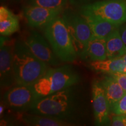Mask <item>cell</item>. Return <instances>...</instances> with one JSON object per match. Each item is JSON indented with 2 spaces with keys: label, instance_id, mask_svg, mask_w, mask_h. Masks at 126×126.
<instances>
[{
  "label": "cell",
  "instance_id": "1",
  "mask_svg": "<svg viewBox=\"0 0 126 126\" xmlns=\"http://www.w3.org/2000/svg\"><path fill=\"white\" fill-rule=\"evenodd\" d=\"M16 83L32 85L48 70V65L32 53L24 42H15L13 57Z\"/></svg>",
  "mask_w": 126,
  "mask_h": 126
},
{
  "label": "cell",
  "instance_id": "2",
  "mask_svg": "<svg viewBox=\"0 0 126 126\" xmlns=\"http://www.w3.org/2000/svg\"><path fill=\"white\" fill-rule=\"evenodd\" d=\"M74 86L38 99L28 112L71 122L70 117L75 112L77 105L74 89L72 88Z\"/></svg>",
  "mask_w": 126,
  "mask_h": 126
},
{
  "label": "cell",
  "instance_id": "3",
  "mask_svg": "<svg viewBox=\"0 0 126 126\" xmlns=\"http://www.w3.org/2000/svg\"><path fill=\"white\" fill-rule=\"evenodd\" d=\"M79 79L78 72L72 66L63 65L48 69L32 87L39 99L75 85Z\"/></svg>",
  "mask_w": 126,
  "mask_h": 126
},
{
  "label": "cell",
  "instance_id": "4",
  "mask_svg": "<svg viewBox=\"0 0 126 126\" xmlns=\"http://www.w3.org/2000/svg\"><path fill=\"white\" fill-rule=\"evenodd\" d=\"M45 35L52 49L61 61L74 62L77 53L67 25L59 15L45 28Z\"/></svg>",
  "mask_w": 126,
  "mask_h": 126
},
{
  "label": "cell",
  "instance_id": "5",
  "mask_svg": "<svg viewBox=\"0 0 126 126\" xmlns=\"http://www.w3.org/2000/svg\"><path fill=\"white\" fill-rule=\"evenodd\" d=\"M81 14L98 17L121 26L126 23V0H102L86 4L81 7Z\"/></svg>",
  "mask_w": 126,
  "mask_h": 126
},
{
  "label": "cell",
  "instance_id": "6",
  "mask_svg": "<svg viewBox=\"0 0 126 126\" xmlns=\"http://www.w3.org/2000/svg\"><path fill=\"white\" fill-rule=\"evenodd\" d=\"M62 18L70 32L77 53L81 55L94 36L89 25L81 14L70 11L64 12Z\"/></svg>",
  "mask_w": 126,
  "mask_h": 126
},
{
  "label": "cell",
  "instance_id": "7",
  "mask_svg": "<svg viewBox=\"0 0 126 126\" xmlns=\"http://www.w3.org/2000/svg\"><path fill=\"white\" fill-rule=\"evenodd\" d=\"M38 99L32 85L16 84L5 92L3 102L14 111L23 113L29 111Z\"/></svg>",
  "mask_w": 126,
  "mask_h": 126
},
{
  "label": "cell",
  "instance_id": "8",
  "mask_svg": "<svg viewBox=\"0 0 126 126\" xmlns=\"http://www.w3.org/2000/svg\"><path fill=\"white\" fill-rule=\"evenodd\" d=\"M0 45V85L9 89L16 84L14 71L13 57L15 42L1 36Z\"/></svg>",
  "mask_w": 126,
  "mask_h": 126
},
{
  "label": "cell",
  "instance_id": "9",
  "mask_svg": "<svg viewBox=\"0 0 126 126\" xmlns=\"http://www.w3.org/2000/svg\"><path fill=\"white\" fill-rule=\"evenodd\" d=\"M46 39L39 33L33 32L25 39L24 43L32 53L40 60L49 65H59L61 60L55 54L50 43H48V40Z\"/></svg>",
  "mask_w": 126,
  "mask_h": 126
},
{
  "label": "cell",
  "instance_id": "10",
  "mask_svg": "<svg viewBox=\"0 0 126 126\" xmlns=\"http://www.w3.org/2000/svg\"><path fill=\"white\" fill-rule=\"evenodd\" d=\"M93 108L95 124L97 126L110 123L109 104L100 82L94 81L92 85Z\"/></svg>",
  "mask_w": 126,
  "mask_h": 126
},
{
  "label": "cell",
  "instance_id": "11",
  "mask_svg": "<svg viewBox=\"0 0 126 126\" xmlns=\"http://www.w3.org/2000/svg\"><path fill=\"white\" fill-rule=\"evenodd\" d=\"M63 11L28 5L25 7L23 13L30 26L40 28H45L53 19L60 15Z\"/></svg>",
  "mask_w": 126,
  "mask_h": 126
},
{
  "label": "cell",
  "instance_id": "12",
  "mask_svg": "<svg viewBox=\"0 0 126 126\" xmlns=\"http://www.w3.org/2000/svg\"><path fill=\"white\" fill-rule=\"evenodd\" d=\"M20 120L27 126H70L72 123L51 116H44L34 113L23 112Z\"/></svg>",
  "mask_w": 126,
  "mask_h": 126
},
{
  "label": "cell",
  "instance_id": "13",
  "mask_svg": "<svg viewBox=\"0 0 126 126\" xmlns=\"http://www.w3.org/2000/svg\"><path fill=\"white\" fill-rule=\"evenodd\" d=\"M80 56L91 62L107 59L106 39L94 36Z\"/></svg>",
  "mask_w": 126,
  "mask_h": 126
},
{
  "label": "cell",
  "instance_id": "14",
  "mask_svg": "<svg viewBox=\"0 0 126 126\" xmlns=\"http://www.w3.org/2000/svg\"><path fill=\"white\" fill-rule=\"evenodd\" d=\"M82 16L89 25L94 36L99 38L106 39L120 26L98 17L90 15Z\"/></svg>",
  "mask_w": 126,
  "mask_h": 126
},
{
  "label": "cell",
  "instance_id": "15",
  "mask_svg": "<svg viewBox=\"0 0 126 126\" xmlns=\"http://www.w3.org/2000/svg\"><path fill=\"white\" fill-rule=\"evenodd\" d=\"M100 82L108 99L110 111H112L115 105L123 96L126 92L117 81L110 75L104 77Z\"/></svg>",
  "mask_w": 126,
  "mask_h": 126
},
{
  "label": "cell",
  "instance_id": "16",
  "mask_svg": "<svg viewBox=\"0 0 126 126\" xmlns=\"http://www.w3.org/2000/svg\"><path fill=\"white\" fill-rule=\"evenodd\" d=\"M19 29V23L17 16L7 8L0 7V34L8 36L14 34Z\"/></svg>",
  "mask_w": 126,
  "mask_h": 126
},
{
  "label": "cell",
  "instance_id": "17",
  "mask_svg": "<svg viewBox=\"0 0 126 126\" xmlns=\"http://www.w3.org/2000/svg\"><path fill=\"white\" fill-rule=\"evenodd\" d=\"M91 68L96 71L105 73L115 74L123 72L126 67V63L121 57L107 59L104 60L92 61Z\"/></svg>",
  "mask_w": 126,
  "mask_h": 126
},
{
  "label": "cell",
  "instance_id": "18",
  "mask_svg": "<svg viewBox=\"0 0 126 126\" xmlns=\"http://www.w3.org/2000/svg\"><path fill=\"white\" fill-rule=\"evenodd\" d=\"M107 59L119 58L126 53V45L122 38L119 29L106 39Z\"/></svg>",
  "mask_w": 126,
  "mask_h": 126
},
{
  "label": "cell",
  "instance_id": "19",
  "mask_svg": "<svg viewBox=\"0 0 126 126\" xmlns=\"http://www.w3.org/2000/svg\"><path fill=\"white\" fill-rule=\"evenodd\" d=\"M28 5L63 10L67 0H27Z\"/></svg>",
  "mask_w": 126,
  "mask_h": 126
},
{
  "label": "cell",
  "instance_id": "20",
  "mask_svg": "<svg viewBox=\"0 0 126 126\" xmlns=\"http://www.w3.org/2000/svg\"><path fill=\"white\" fill-rule=\"evenodd\" d=\"M112 112L114 114L126 115V92L115 105Z\"/></svg>",
  "mask_w": 126,
  "mask_h": 126
},
{
  "label": "cell",
  "instance_id": "21",
  "mask_svg": "<svg viewBox=\"0 0 126 126\" xmlns=\"http://www.w3.org/2000/svg\"><path fill=\"white\" fill-rule=\"evenodd\" d=\"M110 125L113 126H126V115L115 114L110 119Z\"/></svg>",
  "mask_w": 126,
  "mask_h": 126
},
{
  "label": "cell",
  "instance_id": "22",
  "mask_svg": "<svg viewBox=\"0 0 126 126\" xmlns=\"http://www.w3.org/2000/svg\"><path fill=\"white\" fill-rule=\"evenodd\" d=\"M117 81L119 85L122 86L123 90L126 92V74L124 72L110 74H109Z\"/></svg>",
  "mask_w": 126,
  "mask_h": 126
},
{
  "label": "cell",
  "instance_id": "23",
  "mask_svg": "<svg viewBox=\"0 0 126 126\" xmlns=\"http://www.w3.org/2000/svg\"><path fill=\"white\" fill-rule=\"evenodd\" d=\"M119 31L123 40L126 45V24L121 25L119 28Z\"/></svg>",
  "mask_w": 126,
  "mask_h": 126
},
{
  "label": "cell",
  "instance_id": "24",
  "mask_svg": "<svg viewBox=\"0 0 126 126\" xmlns=\"http://www.w3.org/2000/svg\"><path fill=\"white\" fill-rule=\"evenodd\" d=\"M4 111V105L1 104V106H0V114L2 115L3 114V112Z\"/></svg>",
  "mask_w": 126,
  "mask_h": 126
},
{
  "label": "cell",
  "instance_id": "25",
  "mask_svg": "<svg viewBox=\"0 0 126 126\" xmlns=\"http://www.w3.org/2000/svg\"><path fill=\"white\" fill-rule=\"evenodd\" d=\"M81 1H83V2H85L86 3L88 2V4H89V3L92 2V1H93V0H81Z\"/></svg>",
  "mask_w": 126,
  "mask_h": 126
},
{
  "label": "cell",
  "instance_id": "26",
  "mask_svg": "<svg viewBox=\"0 0 126 126\" xmlns=\"http://www.w3.org/2000/svg\"><path fill=\"white\" fill-rule=\"evenodd\" d=\"M121 58H122V59L126 63V53L124 55H123V56L121 57Z\"/></svg>",
  "mask_w": 126,
  "mask_h": 126
},
{
  "label": "cell",
  "instance_id": "27",
  "mask_svg": "<svg viewBox=\"0 0 126 126\" xmlns=\"http://www.w3.org/2000/svg\"><path fill=\"white\" fill-rule=\"evenodd\" d=\"M123 72H124V73H125V74H126V68H125V69H124V71H123Z\"/></svg>",
  "mask_w": 126,
  "mask_h": 126
}]
</instances>
